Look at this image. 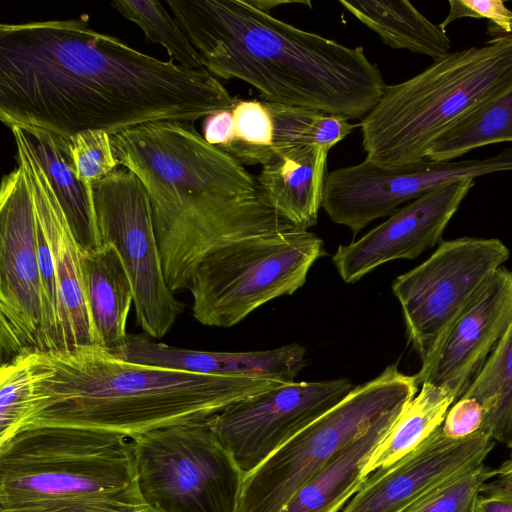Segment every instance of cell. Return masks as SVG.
Listing matches in <instances>:
<instances>
[{
	"label": "cell",
	"mask_w": 512,
	"mask_h": 512,
	"mask_svg": "<svg viewBox=\"0 0 512 512\" xmlns=\"http://www.w3.org/2000/svg\"><path fill=\"white\" fill-rule=\"evenodd\" d=\"M250 3L257 9L270 13L271 9L279 6V5H285V4H306L311 6L310 1H280V0H249Z\"/></svg>",
	"instance_id": "obj_37"
},
{
	"label": "cell",
	"mask_w": 512,
	"mask_h": 512,
	"mask_svg": "<svg viewBox=\"0 0 512 512\" xmlns=\"http://www.w3.org/2000/svg\"><path fill=\"white\" fill-rule=\"evenodd\" d=\"M37 219L23 167L3 176L0 189L1 363L44 352Z\"/></svg>",
	"instance_id": "obj_13"
},
{
	"label": "cell",
	"mask_w": 512,
	"mask_h": 512,
	"mask_svg": "<svg viewBox=\"0 0 512 512\" xmlns=\"http://www.w3.org/2000/svg\"><path fill=\"white\" fill-rule=\"evenodd\" d=\"M352 389L347 379L293 381L227 407L210 424L246 475Z\"/></svg>",
	"instance_id": "obj_14"
},
{
	"label": "cell",
	"mask_w": 512,
	"mask_h": 512,
	"mask_svg": "<svg viewBox=\"0 0 512 512\" xmlns=\"http://www.w3.org/2000/svg\"><path fill=\"white\" fill-rule=\"evenodd\" d=\"M463 397L482 405L480 431L512 448V320Z\"/></svg>",
	"instance_id": "obj_25"
},
{
	"label": "cell",
	"mask_w": 512,
	"mask_h": 512,
	"mask_svg": "<svg viewBox=\"0 0 512 512\" xmlns=\"http://www.w3.org/2000/svg\"><path fill=\"white\" fill-rule=\"evenodd\" d=\"M34 368L32 406L20 431L74 427L110 431L129 439L210 418L285 384L133 363L97 345L35 352Z\"/></svg>",
	"instance_id": "obj_4"
},
{
	"label": "cell",
	"mask_w": 512,
	"mask_h": 512,
	"mask_svg": "<svg viewBox=\"0 0 512 512\" xmlns=\"http://www.w3.org/2000/svg\"><path fill=\"white\" fill-rule=\"evenodd\" d=\"M474 179L438 187L399 208L364 236L340 245L332 257L340 277L354 283L378 266L414 259L440 243L441 236Z\"/></svg>",
	"instance_id": "obj_16"
},
{
	"label": "cell",
	"mask_w": 512,
	"mask_h": 512,
	"mask_svg": "<svg viewBox=\"0 0 512 512\" xmlns=\"http://www.w3.org/2000/svg\"><path fill=\"white\" fill-rule=\"evenodd\" d=\"M70 152L79 180L91 192L92 185L119 166L112 147L111 135L91 129L69 139Z\"/></svg>",
	"instance_id": "obj_32"
},
{
	"label": "cell",
	"mask_w": 512,
	"mask_h": 512,
	"mask_svg": "<svg viewBox=\"0 0 512 512\" xmlns=\"http://www.w3.org/2000/svg\"><path fill=\"white\" fill-rule=\"evenodd\" d=\"M512 171V148L483 159L417 162L386 167L367 159L328 172L322 208L329 218L357 234L400 205L447 184Z\"/></svg>",
	"instance_id": "obj_12"
},
{
	"label": "cell",
	"mask_w": 512,
	"mask_h": 512,
	"mask_svg": "<svg viewBox=\"0 0 512 512\" xmlns=\"http://www.w3.org/2000/svg\"><path fill=\"white\" fill-rule=\"evenodd\" d=\"M509 257L497 238L464 236L441 241L424 262L396 277L392 291L422 364Z\"/></svg>",
	"instance_id": "obj_10"
},
{
	"label": "cell",
	"mask_w": 512,
	"mask_h": 512,
	"mask_svg": "<svg viewBox=\"0 0 512 512\" xmlns=\"http://www.w3.org/2000/svg\"><path fill=\"white\" fill-rule=\"evenodd\" d=\"M418 387L415 375H406L393 364L353 388L245 475L238 512H280L344 446L383 415L404 409Z\"/></svg>",
	"instance_id": "obj_8"
},
{
	"label": "cell",
	"mask_w": 512,
	"mask_h": 512,
	"mask_svg": "<svg viewBox=\"0 0 512 512\" xmlns=\"http://www.w3.org/2000/svg\"><path fill=\"white\" fill-rule=\"evenodd\" d=\"M216 78L237 79L266 102L362 119L385 89L362 46L347 47L255 8L249 0H167Z\"/></svg>",
	"instance_id": "obj_3"
},
{
	"label": "cell",
	"mask_w": 512,
	"mask_h": 512,
	"mask_svg": "<svg viewBox=\"0 0 512 512\" xmlns=\"http://www.w3.org/2000/svg\"><path fill=\"white\" fill-rule=\"evenodd\" d=\"M454 403L455 396L449 389L422 384L420 392L407 404L371 455L364 468V476L368 477L413 451L443 423Z\"/></svg>",
	"instance_id": "obj_24"
},
{
	"label": "cell",
	"mask_w": 512,
	"mask_h": 512,
	"mask_svg": "<svg viewBox=\"0 0 512 512\" xmlns=\"http://www.w3.org/2000/svg\"><path fill=\"white\" fill-rule=\"evenodd\" d=\"M323 240L304 229L262 234L221 247L197 266L189 287L201 324L228 328L266 302L301 288Z\"/></svg>",
	"instance_id": "obj_7"
},
{
	"label": "cell",
	"mask_w": 512,
	"mask_h": 512,
	"mask_svg": "<svg viewBox=\"0 0 512 512\" xmlns=\"http://www.w3.org/2000/svg\"><path fill=\"white\" fill-rule=\"evenodd\" d=\"M111 140L119 166L133 171L146 188L173 292L188 290L202 259L221 247L302 229L273 208L256 176L208 143L190 121L150 122Z\"/></svg>",
	"instance_id": "obj_2"
},
{
	"label": "cell",
	"mask_w": 512,
	"mask_h": 512,
	"mask_svg": "<svg viewBox=\"0 0 512 512\" xmlns=\"http://www.w3.org/2000/svg\"><path fill=\"white\" fill-rule=\"evenodd\" d=\"M87 16L0 25V120L70 139L114 135L164 120L232 108L235 98L205 68L144 54L92 29Z\"/></svg>",
	"instance_id": "obj_1"
},
{
	"label": "cell",
	"mask_w": 512,
	"mask_h": 512,
	"mask_svg": "<svg viewBox=\"0 0 512 512\" xmlns=\"http://www.w3.org/2000/svg\"><path fill=\"white\" fill-rule=\"evenodd\" d=\"M339 3L391 48L425 55L433 61L451 53L452 42L446 31L407 0H339Z\"/></svg>",
	"instance_id": "obj_23"
},
{
	"label": "cell",
	"mask_w": 512,
	"mask_h": 512,
	"mask_svg": "<svg viewBox=\"0 0 512 512\" xmlns=\"http://www.w3.org/2000/svg\"><path fill=\"white\" fill-rule=\"evenodd\" d=\"M494 478L481 487L478 512H512V457L498 468Z\"/></svg>",
	"instance_id": "obj_35"
},
{
	"label": "cell",
	"mask_w": 512,
	"mask_h": 512,
	"mask_svg": "<svg viewBox=\"0 0 512 512\" xmlns=\"http://www.w3.org/2000/svg\"><path fill=\"white\" fill-rule=\"evenodd\" d=\"M497 473L498 468L477 464L433 489L404 512H478L481 487Z\"/></svg>",
	"instance_id": "obj_31"
},
{
	"label": "cell",
	"mask_w": 512,
	"mask_h": 512,
	"mask_svg": "<svg viewBox=\"0 0 512 512\" xmlns=\"http://www.w3.org/2000/svg\"><path fill=\"white\" fill-rule=\"evenodd\" d=\"M328 152L317 145L286 149L263 165L256 176L268 202L299 228L308 230L317 224L328 174Z\"/></svg>",
	"instance_id": "obj_19"
},
{
	"label": "cell",
	"mask_w": 512,
	"mask_h": 512,
	"mask_svg": "<svg viewBox=\"0 0 512 512\" xmlns=\"http://www.w3.org/2000/svg\"><path fill=\"white\" fill-rule=\"evenodd\" d=\"M203 137L222 150L229 145L232 139L231 110H222L204 117Z\"/></svg>",
	"instance_id": "obj_36"
},
{
	"label": "cell",
	"mask_w": 512,
	"mask_h": 512,
	"mask_svg": "<svg viewBox=\"0 0 512 512\" xmlns=\"http://www.w3.org/2000/svg\"><path fill=\"white\" fill-rule=\"evenodd\" d=\"M232 113V139L223 151L243 166H262L274 160V123L263 100L235 98Z\"/></svg>",
	"instance_id": "obj_29"
},
{
	"label": "cell",
	"mask_w": 512,
	"mask_h": 512,
	"mask_svg": "<svg viewBox=\"0 0 512 512\" xmlns=\"http://www.w3.org/2000/svg\"><path fill=\"white\" fill-rule=\"evenodd\" d=\"M0 512H153L139 488L131 439L42 426L0 445Z\"/></svg>",
	"instance_id": "obj_5"
},
{
	"label": "cell",
	"mask_w": 512,
	"mask_h": 512,
	"mask_svg": "<svg viewBox=\"0 0 512 512\" xmlns=\"http://www.w3.org/2000/svg\"><path fill=\"white\" fill-rule=\"evenodd\" d=\"M512 89V33L434 61L386 85L359 124L367 160L386 167L425 159L463 117Z\"/></svg>",
	"instance_id": "obj_6"
},
{
	"label": "cell",
	"mask_w": 512,
	"mask_h": 512,
	"mask_svg": "<svg viewBox=\"0 0 512 512\" xmlns=\"http://www.w3.org/2000/svg\"><path fill=\"white\" fill-rule=\"evenodd\" d=\"M403 410L383 415L344 446L280 512H341L364 484L368 460Z\"/></svg>",
	"instance_id": "obj_20"
},
{
	"label": "cell",
	"mask_w": 512,
	"mask_h": 512,
	"mask_svg": "<svg viewBox=\"0 0 512 512\" xmlns=\"http://www.w3.org/2000/svg\"><path fill=\"white\" fill-rule=\"evenodd\" d=\"M512 142V89L478 107L430 148L426 159L451 161L490 144Z\"/></svg>",
	"instance_id": "obj_26"
},
{
	"label": "cell",
	"mask_w": 512,
	"mask_h": 512,
	"mask_svg": "<svg viewBox=\"0 0 512 512\" xmlns=\"http://www.w3.org/2000/svg\"><path fill=\"white\" fill-rule=\"evenodd\" d=\"M449 12L439 24L445 30L460 18L487 19L501 34L512 33V11L502 0H449Z\"/></svg>",
	"instance_id": "obj_33"
},
{
	"label": "cell",
	"mask_w": 512,
	"mask_h": 512,
	"mask_svg": "<svg viewBox=\"0 0 512 512\" xmlns=\"http://www.w3.org/2000/svg\"><path fill=\"white\" fill-rule=\"evenodd\" d=\"M85 299L95 345L110 353L120 350L128 336L127 319L134 303L131 281L111 245L81 253Z\"/></svg>",
	"instance_id": "obj_21"
},
{
	"label": "cell",
	"mask_w": 512,
	"mask_h": 512,
	"mask_svg": "<svg viewBox=\"0 0 512 512\" xmlns=\"http://www.w3.org/2000/svg\"><path fill=\"white\" fill-rule=\"evenodd\" d=\"M140 492L153 512H238L245 474L210 418L131 439Z\"/></svg>",
	"instance_id": "obj_9"
},
{
	"label": "cell",
	"mask_w": 512,
	"mask_h": 512,
	"mask_svg": "<svg viewBox=\"0 0 512 512\" xmlns=\"http://www.w3.org/2000/svg\"><path fill=\"white\" fill-rule=\"evenodd\" d=\"M512 320V271L502 266L452 326L415 375L418 385L449 389L463 397Z\"/></svg>",
	"instance_id": "obj_17"
},
{
	"label": "cell",
	"mask_w": 512,
	"mask_h": 512,
	"mask_svg": "<svg viewBox=\"0 0 512 512\" xmlns=\"http://www.w3.org/2000/svg\"><path fill=\"white\" fill-rule=\"evenodd\" d=\"M10 130L16 144L17 163L24 169L33 196L36 217L51 248L66 347L72 349L95 345L84 293L82 251L46 174L27 144L22 129L14 126Z\"/></svg>",
	"instance_id": "obj_18"
},
{
	"label": "cell",
	"mask_w": 512,
	"mask_h": 512,
	"mask_svg": "<svg viewBox=\"0 0 512 512\" xmlns=\"http://www.w3.org/2000/svg\"><path fill=\"white\" fill-rule=\"evenodd\" d=\"M35 352L22 353L0 367V445L22 428L33 401Z\"/></svg>",
	"instance_id": "obj_30"
},
{
	"label": "cell",
	"mask_w": 512,
	"mask_h": 512,
	"mask_svg": "<svg viewBox=\"0 0 512 512\" xmlns=\"http://www.w3.org/2000/svg\"><path fill=\"white\" fill-rule=\"evenodd\" d=\"M494 440L482 431L451 439L442 424L413 451L371 473L341 512H404L464 470L483 463Z\"/></svg>",
	"instance_id": "obj_15"
},
{
	"label": "cell",
	"mask_w": 512,
	"mask_h": 512,
	"mask_svg": "<svg viewBox=\"0 0 512 512\" xmlns=\"http://www.w3.org/2000/svg\"><path fill=\"white\" fill-rule=\"evenodd\" d=\"M20 128L49 180L82 253L99 250L102 243L92 195L77 176L69 139L37 127Z\"/></svg>",
	"instance_id": "obj_22"
},
{
	"label": "cell",
	"mask_w": 512,
	"mask_h": 512,
	"mask_svg": "<svg viewBox=\"0 0 512 512\" xmlns=\"http://www.w3.org/2000/svg\"><path fill=\"white\" fill-rule=\"evenodd\" d=\"M91 195L101 243L115 248L131 281L137 324L160 339L185 304L166 282L146 188L133 171L118 166L92 185Z\"/></svg>",
	"instance_id": "obj_11"
},
{
	"label": "cell",
	"mask_w": 512,
	"mask_h": 512,
	"mask_svg": "<svg viewBox=\"0 0 512 512\" xmlns=\"http://www.w3.org/2000/svg\"><path fill=\"white\" fill-rule=\"evenodd\" d=\"M484 409L473 397H462L448 410L442 423L445 436L451 439L468 437L481 430Z\"/></svg>",
	"instance_id": "obj_34"
},
{
	"label": "cell",
	"mask_w": 512,
	"mask_h": 512,
	"mask_svg": "<svg viewBox=\"0 0 512 512\" xmlns=\"http://www.w3.org/2000/svg\"><path fill=\"white\" fill-rule=\"evenodd\" d=\"M112 6L126 19L137 24L146 38L163 46L171 60L191 68H204L199 53L176 20L158 1H113Z\"/></svg>",
	"instance_id": "obj_28"
},
{
	"label": "cell",
	"mask_w": 512,
	"mask_h": 512,
	"mask_svg": "<svg viewBox=\"0 0 512 512\" xmlns=\"http://www.w3.org/2000/svg\"><path fill=\"white\" fill-rule=\"evenodd\" d=\"M274 123L273 154L298 146L331 149L357 126L340 115L266 102Z\"/></svg>",
	"instance_id": "obj_27"
}]
</instances>
